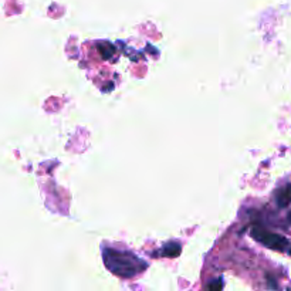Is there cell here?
<instances>
[{
    "instance_id": "8992f818",
    "label": "cell",
    "mask_w": 291,
    "mask_h": 291,
    "mask_svg": "<svg viewBox=\"0 0 291 291\" xmlns=\"http://www.w3.org/2000/svg\"><path fill=\"white\" fill-rule=\"evenodd\" d=\"M209 289H222V284H220V283H219V284H210Z\"/></svg>"
},
{
    "instance_id": "52a82bcc",
    "label": "cell",
    "mask_w": 291,
    "mask_h": 291,
    "mask_svg": "<svg viewBox=\"0 0 291 291\" xmlns=\"http://www.w3.org/2000/svg\"><path fill=\"white\" fill-rule=\"evenodd\" d=\"M289 220H290V223H291V212H290V215H289Z\"/></svg>"
},
{
    "instance_id": "6da1fadb",
    "label": "cell",
    "mask_w": 291,
    "mask_h": 291,
    "mask_svg": "<svg viewBox=\"0 0 291 291\" xmlns=\"http://www.w3.org/2000/svg\"><path fill=\"white\" fill-rule=\"evenodd\" d=\"M104 263L108 267L110 272L121 277H132L144 270L145 264L140 259L130 253H122L114 249H107L104 252Z\"/></svg>"
},
{
    "instance_id": "277c9868",
    "label": "cell",
    "mask_w": 291,
    "mask_h": 291,
    "mask_svg": "<svg viewBox=\"0 0 291 291\" xmlns=\"http://www.w3.org/2000/svg\"><path fill=\"white\" fill-rule=\"evenodd\" d=\"M98 50H100V53H101V57H103V58H110V57L114 54V47L111 44H108V43L100 44V46H98Z\"/></svg>"
},
{
    "instance_id": "ba28073f",
    "label": "cell",
    "mask_w": 291,
    "mask_h": 291,
    "mask_svg": "<svg viewBox=\"0 0 291 291\" xmlns=\"http://www.w3.org/2000/svg\"><path fill=\"white\" fill-rule=\"evenodd\" d=\"M290 254H291V250H290Z\"/></svg>"
},
{
    "instance_id": "3957f363",
    "label": "cell",
    "mask_w": 291,
    "mask_h": 291,
    "mask_svg": "<svg viewBox=\"0 0 291 291\" xmlns=\"http://www.w3.org/2000/svg\"><path fill=\"white\" fill-rule=\"evenodd\" d=\"M276 202L280 207L289 206L291 203V183L284 185L283 188H280L276 193Z\"/></svg>"
},
{
    "instance_id": "5b68a950",
    "label": "cell",
    "mask_w": 291,
    "mask_h": 291,
    "mask_svg": "<svg viewBox=\"0 0 291 291\" xmlns=\"http://www.w3.org/2000/svg\"><path fill=\"white\" fill-rule=\"evenodd\" d=\"M179 252H180V247H178V244H173V249L165 247V254H168V256H170V257H175Z\"/></svg>"
},
{
    "instance_id": "7a4b0ae2",
    "label": "cell",
    "mask_w": 291,
    "mask_h": 291,
    "mask_svg": "<svg viewBox=\"0 0 291 291\" xmlns=\"http://www.w3.org/2000/svg\"><path fill=\"white\" fill-rule=\"evenodd\" d=\"M252 236L259 242V243L264 244L266 247L277 250V252H284L289 247V240L286 237H283L280 235L272 233L269 230H266L263 227H253L252 230Z\"/></svg>"
}]
</instances>
